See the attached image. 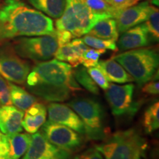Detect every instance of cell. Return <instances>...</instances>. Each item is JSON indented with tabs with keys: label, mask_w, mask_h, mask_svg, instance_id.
<instances>
[{
	"label": "cell",
	"mask_w": 159,
	"mask_h": 159,
	"mask_svg": "<svg viewBox=\"0 0 159 159\" xmlns=\"http://www.w3.org/2000/svg\"><path fill=\"white\" fill-rule=\"evenodd\" d=\"M104 1L111 7L120 12L137 3L136 0H104Z\"/></svg>",
	"instance_id": "1f68e13d"
},
{
	"label": "cell",
	"mask_w": 159,
	"mask_h": 159,
	"mask_svg": "<svg viewBox=\"0 0 159 159\" xmlns=\"http://www.w3.org/2000/svg\"><path fill=\"white\" fill-rule=\"evenodd\" d=\"M0 159H7V158H0Z\"/></svg>",
	"instance_id": "74e56055"
},
{
	"label": "cell",
	"mask_w": 159,
	"mask_h": 159,
	"mask_svg": "<svg viewBox=\"0 0 159 159\" xmlns=\"http://www.w3.org/2000/svg\"><path fill=\"white\" fill-rule=\"evenodd\" d=\"M47 107L41 102H35L25 111L22 128L28 134H35L44 124L47 118Z\"/></svg>",
	"instance_id": "2e32d148"
},
{
	"label": "cell",
	"mask_w": 159,
	"mask_h": 159,
	"mask_svg": "<svg viewBox=\"0 0 159 159\" xmlns=\"http://www.w3.org/2000/svg\"><path fill=\"white\" fill-rule=\"evenodd\" d=\"M150 40L158 42L159 39V11L156 6H150V11L144 22Z\"/></svg>",
	"instance_id": "484cf974"
},
{
	"label": "cell",
	"mask_w": 159,
	"mask_h": 159,
	"mask_svg": "<svg viewBox=\"0 0 159 159\" xmlns=\"http://www.w3.org/2000/svg\"><path fill=\"white\" fill-rule=\"evenodd\" d=\"M106 52L104 49H96L89 48L83 53L82 59H81V64L85 68H91V67L97 66V63L99 61V57L101 55Z\"/></svg>",
	"instance_id": "83f0119b"
},
{
	"label": "cell",
	"mask_w": 159,
	"mask_h": 159,
	"mask_svg": "<svg viewBox=\"0 0 159 159\" xmlns=\"http://www.w3.org/2000/svg\"><path fill=\"white\" fill-rule=\"evenodd\" d=\"M143 126L148 134H152L159 128V102H155L145 111Z\"/></svg>",
	"instance_id": "603a6c76"
},
{
	"label": "cell",
	"mask_w": 159,
	"mask_h": 159,
	"mask_svg": "<svg viewBox=\"0 0 159 159\" xmlns=\"http://www.w3.org/2000/svg\"><path fill=\"white\" fill-rule=\"evenodd\" d=\"M40 132L52 144L71 153L78 150L83 143L82 137L76 131L49 120L41 127Z\"/></svg>",
	"instance_id": "9c48e42d"
},
{
	"label": "cell",
	"mask_w": 159,
	"mask_h": 159,
	"mask_svg": "<svg viewBox=\"0 0 159 159\" xmlns=\"http://www.w3.org/2000/svg\"><path fill=\"white\" fill-rule=\"evenodd\" d=\"M12 104L19 110L25 111L34 103L37 102L38 99L33 94H30L23 88L8 82Z\"/></svg>",
	"instance_id": "44dd1931"
},
{
	"label": "cell",
	"mask_w": 159,
	"mask_h": 159,
	"mask_svg": "<svg viewBox=\"0 0 159 159\" xmlns=\"http://www.w3.org/2000/svg\"><path fill=\"white\" fill-rule=\"evenodd\" d=\"M0 104L2 105H11V91L8 82L0 75Z\"/></svg>",
	"instance_id": "f546056e"
},
{
	"label": "cell",
	"mask_w": 159,
	"mask_h": 159,
	"mask_svg": "<svg viewBox=\"0 0 159 159\" xmlns=\"http://www.w3.org/2000/svg\"><path fill=\"white\" fill-rule=\"evenodd\" d=\"M134 85L132 83L116 85L111 83L105 90V97L114 116L134 114L139 108L138 103L133 101Z\"/></svg>",
	"instance_id": "30bf717a"
},
{
	"label": "cell",
	"mask_w": 159,
	"mask_h": 159,
	"mask_svg": "<svg viewBox=\"0 0 159 159\" xmlns=\"http://www.w3.org/2000/svg\"><path fill=\"white\" fill-rule=\"evenodd\" d=\"M91 11L98 14L107 15L116 19L120 13V11H117L110 5L106 3L104 0H81Z\"/></svg>",
	"instance_id": "d4e9b609"
},
{
	"label": "cell",
	"mask_w": 159,
	"mask_h": 159,
	"mask_svg": "<svg viewBox=\"0 0 159 159\" xmlns=\"http://www.w3.org/2000/svg\"><path fill=\"white\" fill-rule=\"evenodd\" d=\"M97 66L104 73L107 80L116 83H127L134 81V78L127 72L117 61L113 58L99 61Z\"/></svg>",
	"instance_id": "e0dca14e"
},
{
	"label": "cell",
	"mask_w": 159,
	"mask_h": 159,
	"mask_svg": "<svg viewBox=\"0 0 159 159\" xmlns=\"http://www.w3.org/2000/svg\"><path fill=\"white\" fill-rule=\"evenodd\" d=\"M136 2H137V3H138L139 1H141V0H136Z\"/></svg>",
	"instance_id": "8d00e7d4"
},
{
	"label": "cell",
	"mask_w": 159,
	"mask_h": 159,
	"mask_svg": "<svg viewBox=\"0 0 159 159\" xmlns=\"http://www.w3.org/2000/svg\"><path fill=\"white\" fill-rule=\"evenodd\" d=\"M83 121L85 135L91 140H103L107 136L104 112L100 103L94 99L77 98L67 103Z\"/></svg>",
	"instance_id": "8992f818"
},
{
	"label": "cell",
	"mask_w": 159,
	"mask_h": 159,
	"mask_svg": "<svg viewBox=\"0 0 159 159\" xmlns=\"http://www.w3.org/2000/svg\"><path fill=\"white\" fill-rule=\"evenodd\" d=\"M24 115V111L12 105H2L0 108V131L6 135L21 133Z\"/></svg>",
	"instance_id": "9a60e30c"
},
{
	"label": "cell",
	"mask_w": 159,
	"mask_h": 159,
	"mask_svg": "<svg viewBox=\"0 0 159 159\" xmlns=\"http://www.w3.org/2000/svg\"><path fill=\"white\" fill-rule=\"evenodd\" d=\"M88 35L101 39L112 40L117 41L119 33L117 30L116 19L112 17L105 18L95 25L89 31Z\"/></svg>",
	"instance_id": "d6986e66"
},
{
	"label": "cell",
	"mask_w": 159,
	"mask_h": 159,
	"mask_svg": "<svg viewBox=\"0 0 159 159\" xmlns=\"http://www.w3.org/2000/svg\"><path fill=\"white\" fill-rule=\"evenodd\" d=\"M81 39L88 47H90L93 49L112 51L118 50L116 41H112V40L98 39V38L94 37L88 34L83 35V39Z\"/></svg>",
	"instance_id": "4316f807"
},
{
	"label": "cell",
	"mask_w": 159,
	"mask_h": 159,
	"mask_svg": "<svg viewBox=\"0 0 159 159\" xmlns=\"http://www.w3.org/2000/svg\"><path fill=\"white\" fill-rule=\"evenodd\" d=\"M54 57L58 61L68 62L69 65L74 68H76L81 64L82 59V55L77 52L70 42L66 44L59 46Z\"/></svg>",
	"instance_id": "7402d4cb"
},
{
	"label": "cell",
	"mask_w": 159,
	"mask_h": 159,
	"mask_svg": "<svg viewBox=\"0 0 159 159\" xmlns=\"http://www.w3.org/2000/svg\"><path fill=\"white\" fill-rule=\"evenodd\" d=\"M71 154L72 153H71V152L62 150L61 152L58 155H57V156L45 159H71Z\"/></svg>",
	"instance_id": "e575fe53"
},
{
	"label": "cell",
	"mask_w": 159,
	"mask_h": 159,
	"mask_svg": "<svg viewBox=\"0 0 159 159\" xmlns=\"http://www.w3.org/2000/svg\"><path fill=\"white\" fill-rule=\"evenodd\" d=\"M30 91L46 102H64L82 90L68 63L52 59L38 62L27 77Z\"/></svg>",
	"instance_id": "6da1fadb"
},
{
	"label": "cell",
	"mask_w": 159,
	"mask_h": 159,
	"mask_svg": "<svg viewBox=\"0 0 159 159\" xmlns=\"http://www.w3.org/2000/svg\"><path fill=\"white\" fill-rule=\"evenodd\" d=\"M148 1L127 7L120 12L116 19L119 33H122L128 29L144 23L148 19L150 11Z\"/></svg>",
	"instance_id": "7c38bea8"
},
{
	"label": "cell",
	"mask_w": 159,
	"mask_h": 159,
	"mask_svg": "<svg viewBox=\"0 0 159 159\" xmlns=\"http://www.w3.org/2000/svg\"><path fill=\"white\" fill-rule=\"evenodd\" d=\"M72 159H105L96 148H91L77 154Z\"/></svg>",
	"instance_id": "4dcf8cb0"
},
{
	"label": "cell",
	"mask_w": 159,
	"mask_h": 159,
	"mask_svg": "<svg viewBox=\"0 0 159 159\" xmlns=\"http://www.w3.org/2000/svg\"><path fill=\"white\" fill-rule=\"evenodd\" d=\"M55 35H56L57 38L58 47L59 46L66 44V43L71 42L73 39H75L71 33L65 30H55Z\"/></svg>",
	"instance_id": "d6a6232c"
},
{
	"label": "cell",
	"mask_w": 159,
	"mask_h": 159,
	"mask_svg": "<svg viewBox=\"0 0 159 159\" xmlns=\"http://www.w3.org/2000/svg\"><path fill=\"white\" fill-rule=\"evenodd\" d=\"M105 159H136L147 148L146 140L134 128L117 131L95 147Z\"/></svg>",
	"instance_id": "3957f363"
},
{
	"label": "cell",
	"mask_w": 159,
	"mask_h": 159,
	"mask_svg": "<svg viewBox=\"0 0 159 159\" xmlns=\"http://www.w3.org/2000/svg\"><path fill=\"white\" fill-rule=\"evenodd\" d=\"M136 159H142V158H140V157H139V158H136Z\"/></svg>",
	"instance_id": "f35d334b"
},
{
	"label": "cell",
	"mask_w": 159,
	"mask_h": 159,
	"mask_svg": "<svg viewBox=\"0 0 159 159\" xmlns=\"http://www.w3.org/2000/svg\"><path fill=\"white\" fill-rule=\"evenodd\" d=\"M108 17L94 13L81 0H66L64 12L55 27L56 30L68 31L76 39L88 34L98 21Z\"/></svg>",
	"instance_id": "5b68a950"
},
{
	"label": "cell",
	"mask_w": 159,
	"mask_h": 159,
	"mask_svg": "<svg viewBox=\"0 0 159 159\" xmlns=\"http://www.w3.org/2000/svg\"><path fill=\"white\" fill-rule=\"evenodd\" d=\"M7 138L8 144L7 159H20L27 152L32 136L29 134L17 133L7 135Z\"/></svg>",
	"instance_id": "ac0fdd59"
},
{
	"label": "cell",
	"mask_w": 159,
	"mask_h": 159,
	"mask_svg": "<svg viewBox=\"0 0 159 159\" xmlns=\"http://www.w3.org/2000/svg\"><path fill=\"white\" fill-rule=\"evenodd\" d=\"M73 75L78 84L81 85L83 88L94 94H99V87L93 80L84 66L76 67L73 71Z\"/></svg>",
	"instance_id": "cb8c5ba5"
},
{
	"label": "cell",
	"mask_w": 159,
	"mask_h": 159,
	"mask_svg": "<svg viewBox=\"0 0 159 159\" xmlns=\"http://www.w3.org/2000/svg\"><path fill=\"white\" fill-rule=\"evenodd\" d=\"M55 35L50 18L21 0H5L0 5V46L22 36Z\"/></svg>",
	"instance_id": "7a4b0ae2"
},
{
	"label": "cell",
	"mask_w": 159,
	"mask_h": 159,
	"mask_svg": "<svg viewBox=\"0 0 159 159\" xmlns=\"http://www.w3.org/2000/svg\"><path fill=\"white\" fill-rule=\"evenodd\" d=\"M31 142L22 159H45L58 155L61 149L49 143L41 132L33 134Z\"/></svg>",
	"instance_id": "5bb4252c"
},
{
	"label": "cell",
	"mask_w": 159,
	"mask_h": 159,
	"mask_svg": "<svg viewBox=\"0 0 159 159\" xmlns=\"http://www.w3.org/2000/svg\"><path fill=\"white\" fill-rule=\"evenodd\" d=\"M35 9L53 19H59L63 15L66 0H28Z\"/></svg>",
	"instance_id": "ffe728a7"
},
{
	"label": "cell",
	"mask_w": 159,
	"mask_h": 159,
	"mask_svg": "<svg viewBox=\"0 0 159 159\" xmlns=\"http://www.w3.org/2000/svg\"><path fill=\"white\" fill-rule=\"evenodd\" d=\"M152 80L150 82H148L144 84L142 88V91L145 94H150V95H156L158 94L159 93V83L158 80L157 79H152Z\"/></svg>",
	"instance_id": "836d02e7"
},
{
	"label": "cell",
	"mask_w": 159,
	"mask_h": 159,
	"mask_svg": "<svg viewBox=\"0 0 159 159\" xmlns=\"http://www.w3.org/2000/svg\"><path fill=\"white\" fill-rule=\"evenodd\" d=\"M117 41L118 49L121 51H128L146 47L151 40L144 24L142 23L122 33Z\"/></svg>",
	"instance_id": "4fadbf2b"
},
{
	"label": "cell",
	"mask_w": 159,
	"mask_h": 159,
	"mask_svg": "<svg viewBox=\"0 0 159 159\" xmlns=\"http://www.w3.org/2000/svg\"><path fill=\"white\" fill-rule=\"evenodd\" d=\"M0 47V75L10 82L25 85L30 64L15 52L12 47Z\"/></svg>",
	"instance_id": "ba28073f"
},
{
	"label": "cell",
	"mask_w": 159,
	"mask_h": 159,
	"mask_svg": "<svg viewBox=\"0 0 159 159\" xmlns=\"http://www.w3.org/2000/svg\"><path fill=\"white\" fill-rule=\"evenodd\" d=\"M49 120L64 125L80 134H85L83 121L69 105L57 102H51L47 105Z\"/></svg>",
	"instance_id": "8fae6325"
},
{
	"label": "cell",
	"mask_w": 159,
	"mask_h": 159,
	"mask_svg": "<svg viewBox=\"0 0 159 159\" xmlns=\"http://www.w3.org/2000/svg\"><path fill=\"white\" fill-rule=\"evenodd\" d=\"M87 71L94 81V83L98 85V87L104 91L108 88L110 83H108V80L100 69H99L97 66L91 67V68H88Z\"/></svg>",
	"instance_id": "f1b7e54d"
},
{
	"label": "cell",
	"mask_w": 159,
	"mask_h": 159,
	"mask_svg": "<svg viewBox=\"0 0 159 159\" xmlns=\"http://www.w3.org/2000/svg\"><path fill=\"white\" fill-rule=\"evenodd\" d=\"M151 4L158 7L159 5V0H151Z\"/></svg>",
	"instance_id": "d590c367"
},
{
	"label": "cell",
	"mask_w": 159,
	"mask_h": 159,
	"mask_svg": "<svg viewBox=\"0 0 159 159\" xmlns=\"http://www.w3.org/2000/svg\"><path fill=\"white\" fill-rule=\"evenodd\" d=\"M58 43L55 35L21 37L12 43V48L19 57L35 63L49 61L55 56Z\"/></svg>",
	"instance_id": "52a82bcc"
},
{
	"label": "cell",
	"mask_w": 159,
	"mask_h": 159,
	"mask_svg": "<svg viewBox=\"0 0 159 159\" xmlns=\"http://www.w3.org/2000/svg\"><path fill=\"white\" fill-rule=\"evenodd\" d=\"M113 58L122 65L139 86L151 80L158 71L159 56L156 49L142 47L130 49Z\"/></svg>",
	"instance_id": "277c9868"
}]
</instances>
